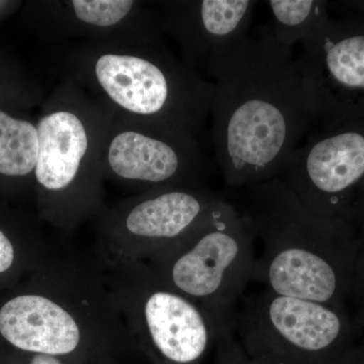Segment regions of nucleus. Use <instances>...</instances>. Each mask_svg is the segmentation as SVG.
Listing matches in <instances>:
<instances>
[{
	"label": "nucleus",
	"mask_w": 364,
	"mask_h": 364,
	"mask_svg": "<svg viewBox=\"0 0 364 364\" xmlns=\"http://www.w3.org/2000/svg\"><path fill=\"white\" fill-rule=\"evenodd\" d=\"M205 73L214 80L212 139L225 182L245 188L277 178L316 128L293 49L263 23L213 58Z\"/></svg>",
	"instance_id": "nucleus-1"
},
{
	"label": "nucleus",
	"mask_w": 364,
	"mask_h": 364,
	"mask_svg": "<svg viewBox=\"0 0 364 364\" xmlns=\"http://www.w3.org/2000/svg\"><path fill=\"white\" fill-rule=\"evenodd\" d=\"M0 336L68 364L133 340L97 258L57 245L38 263L32 289L0 306Z\"/></svg>",
	"instance_id": "nucleus-2"
},
{
	"label": "nucleus",
	"mask_w": 364,
	"mask_h": 364,
	"mask_svg": "<svg viewBox=\"0 0 364 364\" xmlns=\"http://www.w3.org/2000/svg\"><path fill=\"white\" fill-rule=\"evenodd\" d=\"M243 188V213L261 248L252 282L279 296L348 308L358 228L314 214L277 178Z\"/></svg>",
	"instance_id": "nucleus-3"
},
{
	"label": "nucleus",
	"mask_w": 364,
	"mask_h": 364,
	"mask_svg": "<svg viewBox=\"0 0 364 364\" xmlns=\"http://www.w3.org/2000/svg\"><path fill=\"white\" fill-rule=\"evenodd\" d=\"M71 80L112 117L200 141L215 86L165 39L139 46L86 43L68 53Z\"/></svg>",
	"instance_id": "nucleus-4"
},
{
	"label": "nucleus",
	"mask_w": 364,
	"mask_h": 364,
	"mask_svg": "<svg viewBox=\"0 0 364 364\" xmlns=\"http://www.w3.org/2000/svg\"><path fill=\"white\" fill-rule=\"evenodd\" d=\"M109 116L67 77L38 119L39 155L33 179L46 221L70 232L104 210L102 141Z\"/></svg>",
	"instance_id": "nucleus-5"
},
{
	"label": "nucleus",
	"mask_w": 364,
	"mask_h": 364,
	"mask_svg": "<svg viewBox=\"0 0 364 364\" xmlns=\"http://www.w3.org/2000/svg\"><path fill=\"white\" fill-rule=\"evenodd\" d=\"M255 245L248 218L224 198L195 229L146 262L167 286L233 329L235 309L252 282Z\"/></svg>",
	"instance_id": "nucleus-6"
},
{
	"label": "nucleus",
	"mask_w": 364,
	"mask_h": 364,
	"mask_svg": "<svg viewBox=\"0 0 364 364\" xmlns=\"http://www.w3.org/2000/svg\"><path fill=\"white\" fill-rule=\"evenodd\" d=\"M235 337L258 364H341L363 337L347 306L244 294L232 317Z\"/></svg>",
	"instance_id": "nucleus-7"
},
{
	"label": "nucleus",
	"mask_w": 364,
	"mask_h": 364,
	"mask_svg": "<svg viewBox=\"0 0 364 364\" xmlns=\"http://www.w3.org/2000/svg\"><path fill=\"white\" fill-rule=\"evenodd\" d=\"M104 268L131 336L156 364H200L220 337L234 332L167 286L147 262Z\"/></svg>",
	"instance_id": "nucleus-8"
},
{
	"label": "nucleus",
	"mask_w": 364,
	"mask_h": 364,
	"mask_svg": "<svg viewBox=\"0 0 364 364\" xmlns=\"http://www.w3.org/2000/svg\"><path fill=\"white\" fill-rule=\"evenodd\" d=\"M277 178L318 217L363 226L364 119L314 129Z\"/></svg>",
	"instance_id": "nucleus-9"
},
{
	"label": "nucleus",
	"mask_w": 364,
	"mask_h": 364,
	"mask_svg": "<svg viewBox=\"0 0 364 364\" xmlns=\"http://www.w3.org/2000/svg\"><path fill=\"white\" fill-rule=\"evenodd\" d=\"M223 198L207 188L129 196L98 215L95 256L105 268L146 262L195 229Z\"/></svg>",
	"instance_id": "nucleus-10"
},
{
	"label": "nucleus",
	"mask_w": 364,
	"mask_h": 364,
	"mask_svg": "<svg viewBox=\"0 0 364 364\" xmlns=\"http://www.w3.org/2000/svg\"><path fill=\"white\" fill-rule=\"evenodd\" d=\"M301 45L296 66L317 129L364 119V18L330 16Z\"/></svg>",
	"instance_id": "nucleus-11"
},
{
	"label": "nucleus",
	"mask_w": 364,
	"mask_h": 364,
	"mask_svg": "<svg viewBox=\"0 0 364 364\" xmlns=\"http://www.w3.org/2000/svg\"><path fill=\"white\" fill-rule=\"evenodd\" d=\"M102 169L105 181L133 196L155 189L205 188L208 162L200 141L109 116Z\"/></svg>",
	"instance_id": "nucleus-12"
},
{
	"label": "nucleus",
	"mask_w": 364,
	"mask_h": 364,
	"mask_svg": "<svg viewBox=\"0 0 364 364\" xmlns=\"http://www.w3.org/2000/svg\"><path fill=\"white\" fill-rule=\"evenodd\" d=\"M256 4L253 0L153 2L163 35L176 42L181 61L200 75L213 58L251 30Z\"/></svg>",
	"instance_id": "nucleus-13"
},
{
	"label": "nucleus",
	"mask_w": 364,
	"mask_h": 364,
	"mask_svg": "<svg viewBox=\"0 0 364 364\" xmlns=\"http://www.w3.org/2000/svg\"><path fill=\"white\" fill-rule=\"evenodd\" d=\"M51 6L54 38L85 37L87 43L139 46L164 39L153 2L69 0Z\"/></svg>",
	"instance_id": "nucleus-14"
},
{
	"label": "nucleus",
	"mask_w": 364,
	"mask_h": 364,
	"mask_svg": "<svg viewBox=\"0 0 364 364\" xmlns=\"http://www.w3.org/2000/svg\"><path fill=\"white\" fill-rule=\"evenodd\" d=\"M38 155V122L33 123L0 109V176L33 177Z\"/></svg>",
	"instance_id": "nucleus-15"
},
{
	"label": "nucleus",
	"mask_w": 364,
	"mask_h": 364,
	"mask_svg": "<svg viewBox=\"0 0 364 364\" xmlns=\"http://www.w3.org/2000/svg\"><path fill=\"white\" fill-rule=\"evenodd\" d=\"M272 25L279 44L291 48L306 42L329 20V1L323 0H269Z\"/></svg>",
	"instance_id": "nucleus-16"
},
{
	"label": "nucleus",
	"mask_w": 364,
	"mask_h": 364,
	"mask_svg": "<svg viewBox=\"0 0 364 364\" xmlns=\"http://www.w3.org/2000/svg\"><path fill=\"white\" fill-rule=\"evenodd\" d=\"M358 235V253L348 309L354 322L364 336V225L359 228Z\"/></svg>",
	"instance_id": "nucleus-17"
},
{
	"label": "nucleus",
	"mask_w": 364,
	"mask_h": 364,
	"mask_svg": "<svg viewBox=\"0 0 364 364\" xmlns=\"http://www.w3.org/2000/svg\"><path fill=\"white\" fill-rule=\"evenodd\" d=\"M215 345L214 364H258L246 353L234 332L223 335Z\"/></svg>",
	"instance_id": "nucleus-18"
},
{
	"label": "nucleus",
	"mask_w": 364,
	"mask_h": 364,
	"mask_svg": "<svg viewBox=\"0 0 364 364\" xmlns=\"http://www.w3.org/2000/svg\"><path fill=\"white\" fill-rule=\"evenodd\" d=\"M18 250L6 231L0 228V274H6L16 267Z\"/></svg>",
	"instance_id": "nucleus-19"
},
{
	"label": "nucleus",
	"mask_w": 364,
	"mask_h": 364,
	"mask_svg": "<svg viewBox=\"0 0 364 364\" xmlns=\"http://www.w3.org/2000/svg\"><path fill=\"white\" fill-rule=\"evenodd\" d=\"M330 6L343 9L344 13L356 14L364 18V0H350V1L329 2Z\"/></svg>",
	"instance_id": "nucleus-20"
},
{
	"label": "nucleus",
	"mask_w": 364,
	"mask_h": 364,
	"mask_svg": "<svg viewBox=\"0 0 364 364\" xmlns=\"http://www.w3.org/2000/svg\"><path fill=\"white\" fill-rule=\"evenodd\" d=\"M341 364H364V336L352 347Z\"/></svg>",
	"instance_id": "nucleus-21"
},
{
	"label": "nucleus",
	"mask_w": 364,
	"mask_h": 364,
	"mask_svg": "<svg viewBox=\"0 0 364 364\" xmlns=\"http://www.w3.org/2000/svg\"><path fill=\"white\" fill-rule=\"evenodd\" d=\"M28 364H68L63 359L47 354H31Z\"/></svg>",
	"instance_id": "nucleus-22"
}]
</instances>
